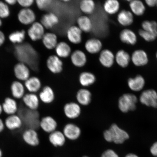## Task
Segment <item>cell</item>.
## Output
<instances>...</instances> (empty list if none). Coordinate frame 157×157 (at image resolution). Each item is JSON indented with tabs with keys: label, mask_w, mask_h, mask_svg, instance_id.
Returning a JSON list of instances; mask_svg holds the SVG:
<instances>
[{
	"label": "cell",
	"mask_w": 157,
	"mask_h": 157,
	"mask_svg": "<svg viewBox=\"0 0 157 157\" xmlns=\"http://www.w3.org/2000/svg\"><path fill=\"white\" fill-rule=\"evenodd\" d=\"M117 21L121 25L127 26L132 24L133 21L132 13L130 11L123 10L117 16Z\"/></svg>",
	"instance_id": "28"
},
{
	"label": "cell",
	"mask_w": 157,
	"mask_h": 157,
	"mask_svg": "<svg viewBox=\"0 0 157 157\" xmlns=\"http://www.w3.org/2000/svg\"><path fill=\"white\" fill-rule=\"evenodd\" d=\"M115 59L120 66L125 68L129 65L130 61V57L127 52L123 50H120L117 52Z\"/></svg>",
	"instance_id": "31"
},
{
	"label": "cell",
	"mask_w": 157,
	"mask_h": 157,
	"mask_svg": "<svg viewBox=\"0 0 157 157\" xmlns=\"http://www.w3.org/2000/svg\"><path fill=\"white\" fill-rule=\"evenodd\" d=\"M22 137L24 142L29 146L36 147L40 143L38 133L35 129L27 128L23 132Z\"/></svg>",
	"instance_id": "5"
},
{
	"label": "cell",
	"mask_w": 157,
	"mask_h": 157,
	"mask_svg": "<svg viewBox=\"0 0 157 157\" xmlns=\"http://www.w3.org/2000/svg\"><path fill=\"white\" fill-rule=\"evenodd\" d=\"M101 157H119V156L114 151L111 149H109L103 153Z\"/></svg>",
	"instance_id": "44"
},
{
	"label": "cell",
	"mask_w": 157,
	"mask_h": 157,
	"mask_svg": "<svg viewBox=\"0 0 157 157\" xmlns=\"http://www.w3.org/2000/svg\"><path fill=\"white\" fill-rule=\"evenodd\" d=\"M80 9L86 14H91L93 13L95 8V4L92 0H83L80 4Z\"/></svg>",
	"instance_id": "37"
},
{
	"label": "cell",
	"mask_w": 157,
	"mask_h": 157,
	"mask_svg": "<svg viewBox=\"0 0 157 157\" xmlns=\"http://www.w3.org/2000/svg\"><path fill=\"white\" fill-rule=\"evenodd\" d=\"M145 80L144 78L140 75H137L134 78H130L128 80V87L132 91L139 92L144 88Z\"/></svg>",
	"instance_id": "21"
},
{
	"label": "cell",
	"mask_w": 157,
	"mask_h": 157,
	"mask_svg": "<svg viewBox=\"0 0 157 157\" xmlns=\"http://www.w3.org/2000/svg\"><path fill=\"white\" fill-rule=\"evenodd\" d=\"M5 127L10 131L21 128L23 124L22 120L17 114L8 116L4 121Z\"/></svg>",
	"instance_id": "14"
},
{
	"label": "cell",
	"mask_w": 157,
	"mask_h": 157,
	"mask_svg": "<svg viewBox=\"0 0 157 157\" xmlns=\"http://www.w3.org/2000/svg\"><path fill=\"white\" fill-rule=\"evenodd\" d=\"M125 157H139L137 155L132 154V153H130V154H128L126 155Z\"/></svg>",
	"instance_id": "50"
},
{
	"label": "cell",
	"mask_w": 157,
	"mask_h": 157,
	"mask_svg": "<svg viewBox=\"0 0 157 157\" xmlns=\"http://www.w3.org/2000/svg\"><path fill=\"white\" fill-rule=\"evenodd\" d=\"M39 126L44 132L50 134L56 130L58 123L53 117L47 116L40 119Z\"/></svg>",
	"instance_id": "6"
},
{
	"label": "cell",
	"mask_w": 157,
	"mask_h": 157,
	"mask_svg": "<svg viewBox=\"0 0 157 157\" xmlns=\"http://www.w3.org/2000/svg\"><path fill=\"white\" fill-rule=\"evenodd\" d=\"M115 56L112 52L107 49L103 50L100 54L99 60L101 65L107 68L113 66L114 62Z\"/></svg>",
	"instance_id": "20"
},
{
	"label": "cell",
	"mask_w": 157,
	"mask_h": 157,
	"mask_svg": "<svg viewBox=\"0 0 157 157\" xmlns=\"http://www.w3.org/2000/svg\"><path fill=\"white\" fill-rule=\"evenodd\" d=\"M83 157H88L87 156H84Z\"/></svg>",
	"instance_id": "55"
},
{
	"label": "cell",
	"mask_w": 157,
	"mask_h": 157,
	"mask_svg": "<svg viewBox=\"0 0 157 157\" xmlns=\"http://www.w3.org/2000/svg\"><path fill=\"white\" fill-rule=\"evenodd\" d=\"M71 60L75 66L81 67L86 64L87 62V58L83 52L81 50H77L72 54Z\"/></svg>",
	"instance_id": "26"
},
{
	"label": "cell",
	"mask_w": 157,
	"mask_h": 157,
	"mask_svg": "<svg viewBox=\"0 0 157 157\" xmlns=\"http://www.w3.org/2000/svg\"><path fill=\"white\" fill-rule=\"evenodd\" d=\"M10 89L11 95L14 99H22L25 95V86L21 82L13 81L11 84Z\"/></svg>",
	"instance_id": "19"
},
{
	"label": "cell",
	"mask_w": 157,
	"mask_h": 157,
	"mask_svg": "<svg viewBox=\"0 0 157 157\" xmlns=\"http://www.w3.org/2000/svg\"><path fill=\"white\" fill-rule=\"evenodd\" d=\"M17 2L21 7H24L25 9L29 8L34 3V1L33 0H18Z\"/></svg>",
	"instance_id": "43"
},
{
	"label": "cell",
	"mask_w": 157,
	"mask_h": 157,
	"mask_svg": "<svg viewBox=\"0 0 157 157\" xmlns=\"http://www.w3.org/2000/svg\"><path fill=\"white\" fill-rule=\"evenodd\" d=\"M129 6L132 13L137 16L143 15L146 10L144 4L142 1L139 0L131 1Z\"/></svg>",
	"instance_id": "35"
},
{
	"label": "cell",
	"mask_w": 157,
	"mask_h": 157,
	"mask_svg": "<svg viewBox=\"0 0 157 157\" xmlns=\"http://www.w3.org/2000/svg\"><path fill=\"white\" fill-rule=\"evenodd\" d=\"M14 73L16 78L20 81L25 82L30 76L29 68L23 63H19L16 65L14 68Z\"/></svg>",
	"instance_id": "15"
},
{
	"label": "cell",
	"mask_w": 157,
	"mask_h": 157,
	"mask_svg": "<svg viewBox=\"0 0 157 157\" xmlns=\"http://www.w3.org/2000/svg\"><path fill=\"white\" fill-rule=\"evenodd\" d=\"M64 112L68 118L75 119L79 116L81 112V108L77 103H69L64 106Z\"/></svg>",
	"instance_id": "12"
},
{
	"label": "cell",
	"mask_w": 157,
	"mask_h": 157,
	"mask_svg": "<svg viewBox=\"0 0 157 157\" xmlns=\"http://www.w3.org/2000/svg\"><path fill=\"white\" fill-rule=\"evenodd\" d=\"M22 101L25 107L33 110H37L40 105V99L36 94H25Z\"/></svg>",
	"instance_id": "8"
},
{
	"label": "cell",
	"mask_w": 157,
	"mask_h": 157,
	"mask_svg": "<svg viewBox=\"0 0 157 157\" xmlns=\"http://www.w3.org/2000/svg\"><path fill=\"white\" fill-rule=\"evenodd\" d=\"M17 114L22 120L23 124L27 128L37 130L40 128V114L38 110H33L24 106L19 107Z\"/></svg>",
	"instance_id": "1"
},
{
	"label": "cell",
	"mask_w": 157,
	"mask_h": 157,
	"mask_svg": "<svg viewBox=\"0 0 157 157\" xmlns=\"http://www.w3.org/2000/svg\"><path fill=\"white\" fill-rule=\"evenodd\" d=\"M3 156V152L1 149L0 148V157H2Z\"/></svg>",
	"instance_id": "52"
},
{
	"label": "cell",
	"mask_w": 157,
	"mask_h": 157,
	"mask_svg": "<svg viewBox=\"0 0 157 157\" xmlns=\"http://www.w3.org/2000/svg\"><path fill=\"white\" fill-rule=\"evenodd\" d=\"M43 44L49 50H52L56 48L57 45V37L53 33L45 34L42 38Z\"/></svg>",
	"instance_id": "30"
},
{
	"label": "cell",
	"mask_w": 157,
	"mask_h": 157,
	"mask_svg": "<svg viewBox=\"0 0 157 157\" xmlns=\"http://www.w3.org/2000/svg\"><path fill=\"white\" fill-rule=\"evenodd\" d=\"M57 16L52 13H47L43 16L41 19V23L44 28L50 29L59 23Z\"/></svg>",
	"instance_id": "25"
},
{
	"label": "cell",
	"mask_w": 157,
	"mask_h": 157,
	"mask_svg": "<svg viewBox=\"0 0 157 157\" xmlns=\"http://www.w3.org/2000/svg\"><path fill=\"white\" fill-rule=\"evenodd\" d=\"M120 39L122 42L127 44L134 45L137 41L135 33L128 29H123L120 34Z\"/></svg>",
	"instance_id": "24"
},
{
	"label": "cell",
	"mask_w": 157,
	"mask_h": 157,
	"mask_svg": "<svg viewBox=\"0 0 157 157\" xmlns=\"http://www.w3.org/2000/svg\"><path fill=\"white\" fill-rule=\"evenodd\" d=\"M63 62L58 56L53 55L49 57L47 61V66L52 73H60L63 70Z\"/></svg>",
	"instance_id": "13"
},
{
	"label": "cell",
	"mask_w": 157,
	"mask_h": 157,
	"mask_svg": "<svg viewBox=\"0 0 157 157\" xmlns=\"http://www.w3.org/2000/svg\"><path fill=\"white\" fill-rule=\"evenodd\" d=\"M3 112L8 115L16 114L19 109V107L14 98L6 97L5 98L2 104Z\"/></svg>",
	"instance_id": "10"
},
{
	"label": "cell",
	"mask_w": 157,
	"mask_h": 157,
	"mask_svg": "<svg viewBox=\"0 0 157 157\" xmlns=\"http://www.w3.org/2000/svg\"><path fill=\"white\" fill-rule=\"evenodd\" d=\"M139 100L142 105L157 108V93L154 90L149 89L143 91L141 94Z\"/></svg>",
	"instance_id": "4"
},
{
	"label": "cell",
	"mask_w": 157,
	"mask_h": 157,
	"mask_svg": "<svg viewBox=\"0 0 157 157\" xmlns=\"http://www.w3.org/2000/svg\"><path fill=\"white\" fill-rule=\"evenodd\" d=\"M6 3L10 5H13L15 4L17 2L16 0H6Z\"/></svg>",
	"instance_id": "49"
},
{
	"label": "cell",
	"mask_w": 157,
	"mask_h": 157,
	"mask_svg": "<svg viewBox=\"0 0 157 157\" xmlns=\"http://www.w3.org/2000/svg\"><path fill=\"white\" fill-rule=\"evenodd\" d=\"M156 58L157 59V52H156Z\"/></svg>",
	"instance_id": "54"
},
{
	"label": "cell",
	"mask_w": 157,
	"mask_h": 157,
	"mask_svg": "<svg viewBox=\"0 0 157 157\" xmlns=\"http://www.w3.org/2000/svg\"><path fill=\"white\" fill-rule=\"evenodd\" d=\"M28 34L31 40L34 41L42 39L44 35V27L41 23L34 22L28 29Z\"/></svg>",
	"instance_id": "7"
},
{
	"label": "cell",
	"mask_w": 157,
	"mask_h": 157,
	"mask_svg": "<svg viewBox=\"0 0 157 157\" xmlns=\"http://www.w3.org/2000/svg\"><path fill=\"white\" fill-rule=\"evenodd\" d=\"M143 30L152 33L157 36V23L155 21H146L142 23Z\"/></svg>",
	"instance_id": "39"
},
{
	"label": "cell",
	"mask_w": 157,
	"mask_h": 157,
	"mask_svg": "<svg viewBox=\"0 0 157 157\" xmlns=\"http://www.w3.org/2000/svg\"><path fill=\"white\" fill-rule=\"evenodd\" d=\"M5 40V37L4 34L0 31V46H1L4 43Z\"/></svg>",
	"instance_id": "47"
},
{
	"label": "cell",
	"mask_w": 157,
	"mask_h": 157,
	"mask_svg": "<svg viewBox=\"0 0 157 157\" xmlns=\"http://www.w3.org/2000/svg\"><path fill=\"white\" fill-rule=\"evenodd\" d=\"M66 138L74 140L77 139L81 135V129L75 124L68 123L64 126L63 132Z\"/></svg>",
	"instance_id": "11"
},
{
	"label": "cell",
	"mask_w": 157,
	"mask_h": 157,
	"mask_svg": "<svg viewBox=\"0 0 157 157\" xmlns=\"http://www.w3.org/2000/svg\"><path fill=\"white\" fill-rule=\"evenodd\" d=\"M103 136L107 142L121 144L128 139L129 136L126 131L121 129L117 124H113L109 129L105 131Z\"/></svg>",
	"instance_id": "2"
},
{
	"label": "cell",
	"mask_w": 157,
	"mask_h": 157,
	"mask_svg": "<svg viewBox=\"0 0 157 157\" xmlns=\"http://www.w3.org/2000/svg\"><path fill=\"white\" fill-rule=\"evenodd\" d=\"M79 81L81 85L84 87H88L95 83L96 78L91 72H83L80 74Z\"/></svg>",
	"instance_id": "33"
},
{
	"label": "cell",
	"mask_w": 157,
	"mask_h": 157,
	"mask_svg": "<svg viewBox=\"0 0 157 157\" xmlns=\"http://www.w3.org/2000/svg\"><path fill=\"white\" fill-rule=\"evenodd\" d=\"M119 8L120 3L117 0H108L104 3V10L109 14H115L119 11Z\"/></svg>",
	"instance_id": "36"
},
{
	"label": "cell",
	"mask_w": 157,
	"mask_h": 157,
	"mask_svg": "<svg viewBox=\"0 0 157 157\" xmlns=\"http://www.w3.org/2000/svg\"><path fill=\"white\" fill-rule=\"evenodd\" d=\"M52 2L51 0H36V3L38 8L43 10L47 8Z\"/></svg>",
	"instance_id": "42"
},
{
	"label": "cell",
	"mask_w": 157,
	"mask_h": 157,
	"mask_svg": "<svg viewBox=\"0 0 157 157\" xmlns=\"http://www.w3.org/2000/svg\"><path fill=\"white\" fill-rule=\"evenodd\" d=\"M3 112L2 107V105L0 104V115L2 114V113Z\"/></svg>",
	"instance_id": "51"
},
{
	"label": "cell",
	"mask_w": 157,
	"mask_h": 157,
	"mask_svg": "<svg viewBox=\"0 0 157 157\" xmlns=\"http://www.w3.org/2000/svg\"><path fill=\"white\" fill-rule=\"evenodd\" d=\"M150 152L153 156L157 157V142H155L151 146Z\"/></svg>",
	"instance_id": "45"
},
{
	"label": "cell",
	"mask_w": 157,
	"mask_h": 157,
	"mask_svg": "<svg viewBox=\"0 0 157 157\" xmlns=\"http://www.w3.org/2000/svg\"><path fill=\"white\" fill-rule=\"evenodd\" d=\"M9 38L10 40L14 44L21 43L25 39V31L21 30L15 31L10 34Z\"/></svg>",
	"instance_id": "38"
},
{
	"label": "cell",
	"mask_w": 157,
	"mask_h": 157,
	"mask_svg": "<svg viewBox=\"0 0 157 157\" xmlns=\"http://www.w3.org/2000/svg\"><path fill=\"white\" fill-rule=\"evenodd\" d=\"M131 60L133 64L136 66L146 65L148 61L146 52L141 50L135 51L133 53Z\"/></svg>",
	"instance_id": "17"
},
{
	"label": "cell",
	"mask_w": 157,
	"mask_h": 157,
	"mask_svg": "<svg viewBox=\"0 0 157 157\" xmlns=\"http://www.w3.org/2000/svg\"><path fill=\"white\" fill-rule=\"evenodd\" d=\"M91 94L89 90L81 89L76 94V99L78 103L83 105H87L91 102Z\"/></svg>",
	"instance_id": "29"
},
{
	"label": "cell",
	"mask_w": 157,
	"mask_h": 157,
	"mask_svg": "<svg viewBox=\"0 0 157 157\" xmlns=\"http://www.w3.org/2000/svg\"><path fill=\"white\" fill-rule=\"evenodd\" d=\"M145 2L146 4L149 7H153L156 6L157 0H146Z\"/></svg>",
	"instance_id": "46"
},
{
	"label": "cell",
	"mask_w": 157,
	"mask_h": 157,
	"mask_svg": "<svg viewBox=\"0 0 157 157\" xmlns=\"http://www.w3.org/2000/svg\"><path fill=\"white\" fill-rule=\"evenodd\" d=\"M78 27L82 31L88 33L92 29V23L91 19L86 16L80 17L78 19Z\"/></svg>",
	"instance_id": "34"
},
{
	"label": "cell",
	"mask_w": 157,
	"mask_h": 157,
	"mask_svg": "<svg viewBox=\"0 0 157 157\" xmlns=\"http://www.w3.org/2000/svg\"><path fill=\"white\" fill-rule=\"evenodd\" d=\"M17 17L20 22L25 25H30L34 23L36 19L34 12L29 8L21 9L19 12Z\"/></svg>",
	"instance_id": "9"
},
{
	"label": "cell",
	"mask_w": 157,
	"mask_h": 157,
	"mask_svg": "<svg viewBox=\"0 0 157 157\" xmlns=\"http://www.w3.org/2000/svg\"><path fill=\"white\" fill-rule=\"evenodd\" d=\"M24 85L29 93L36 94L40 90L42 83L38 78L33 76L25 82Z\"/></svg>",
	"instance_id": "23"
},
{
	"label": "cell",
	"mask_w": 157,
	"mask_h": 157,
	"mask_svg": "<svg viewBox=\"0 0 157 157\" xmlns=\"http://www.w3.org/2000/svg\"><path fill=\"white\" fill-rule=\"evenodd\" d=\"M156 6H157V5H156Z\"/></svg>",
	"instance_id": "56"
},
{
	"label": "cell",
	"mask_w": 157,
	"mask_h": 157,
	"mask_svg": "<svg viewBox=\"0 0 157 157\" xmlns=\"http://www.w3.org/2000/svg\"><path fill=\"white\" fill-rule=\"evenodd\" d=\"M10 14L9 8L7 3L0 1V18H6Z\"/></svg>",
	"instance_id": "41"
},
{
	"label": "cell",
	"mask_w": 157,
	"mask_h": 157,
	"mask_svg": "<svg viewBox=\"0 0 157 157\" xmlns=\"http://www.w3.org/2000/svg\"><path fill=\"white\" fill-rule=\"evenodd\" d=\"M5 125L4 121L0 118V133L2 132L5 129Z\"/></svg>",
	"instance_id": "48"
},
{
	"label": "cell",
	"mask_w": 157,
	"mask_h": 157,
	"mask_svg": "<svg viewBox=\"0 0 157 157\" xmlns=\"http://www.w3.org/2000/svg\"><path fill=\"white\" fill-rule=\"evenodd\" d=\"M139 34L142 38L147 42H152L156 39L157 36L152 33L146 31L143 29L139 30Z\"/></svg>",
	"instance_id": "40"
},
{
	"label": "cell",
	"mask_w": 157,
	"mask_h": 157,
	"mask_svg": "<svg viewBox=\"0 0 157 157\" xmlns=\"http://www.w3.org/2000/svg\"><path fill=\"white\" fill-rule=\"evenodd\" d=\"M39 97L40 101L43 103L46 104L52 103L55 99L54 90L50 86H45L39 93Z\"/></svg>",
	"instance_id": "16"
},
{
	"label": "cell",
	"mask_w": 157,
	"mask_h": 157,
	"mask_svg": "<svg viewBox=\"0 0 157 157\" xmlns=\"http://www.w3.org/2000/svg\"><path fill=\"white\" fill-rule=\"evenodd\" d=\"M66 137L63 132L59 131H54L49 134V142L55 147H61L63 146L66 142Z\"/></svg>",
	"instance_id": "18"
},
{
	"label": "cell",
	"mask_w": 157,
	"mask_h": 157,
	"mask_svg": "<svg viewBox=\"0 0 157 157\" xmlns=\"http://www.w3.org/2000/svg\"><path fill=\"white\" fill-rule=\"evenodd\" d=\"M2 25V21L0 19V27H1Z\"/></svg>",
	"instance_id": "53"
},
{
	"label": "cell",
	"mask_w": 157,
	"mask_h": 157,
	"mask_svg": "<svg viewBox=\"0 0 157 157\" xmlns=\"http://www.w3.org/2000/svg\"><path fill=\"white\" fill-rule=\"evenodd\" d=\"M82 32L78 27H71L67 31V36L69 40L74 44H80L82 40Z\"/></svg>",
	"instance_id": "22"
},
{
	"label": "cell",
	"mask_w": 157,
	"mask_h": 157,
	"mask_svg": "<svg viewBox=\"0 0 157 157\" xmlns=\"http://www.w3.org/2000/svg\"><path fill=\"white\" fill-rule=\"evenodd\" d=\"M102 44L101 41L98 39L92 38L87 41L85 44V48L87 52L90 54L98 53L101 50Z\"/></svg>",
	"instance_id": "27"
},
{
	"label": "cell",
	"mask_w": 157,
	"mask_h": 157,
	"mask_svg": "<svg viewBox=\"0 0 157 157\" xmlns=\"http://www.w3.org/2000/svg\"><path fill=\"white\" fill-rule=\"evenodd\" d=\"M57 55L60 58L67 57L71 52V48L65 42H60L57 45L56 48Z\"/></svg>",
	"instance_id": "32"
},
{
	"label": "cell",
	"mask_w": 157,
	"mask_h": 157,
	"mask_svg": "<svg viewBox=\"0 0 157 157\" xmlns=\"http://www.w3.org/2000/svg\"><path fill=\"white\" fill-rule=\"evenodd\" d=\"M137 101V98L134 94L130 93L124 94L119 99V109L123 113L134 111L136 108Z\"/></svg>",
	"instance_id": "3"
}]
</instances>
